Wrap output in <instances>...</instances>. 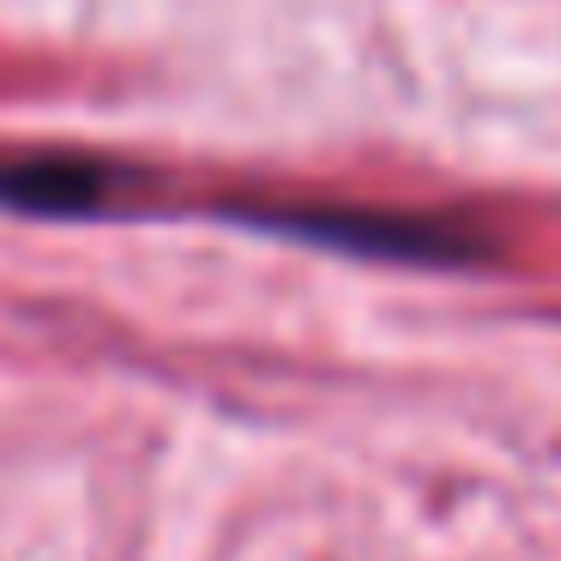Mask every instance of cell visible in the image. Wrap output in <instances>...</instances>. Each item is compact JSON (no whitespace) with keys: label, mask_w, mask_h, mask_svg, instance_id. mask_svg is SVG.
<instances>
[{"label":"cell","mask_w":561,"mask_h":561,"mask_svg":"<svg viewBox=\"0 0 561 561\" xmlns=\"http://www.w3.org/2000/svg\"><path fill=\"white\" fill-rule=\"evenodd\" d=\"M236 224L266 236H290L308 248L356 260H392V266H471L489 260V242L465 224L416 218V211H368V206H230Z\"/></svg>","instance_id":"cell-1"},{"label":"cell","mask_w":561,"mask_h":561,"mask_svg":"<svg viewBox=\"0 0 561 561\" xmlns=\"http://www.w3.org/2000/svg\"><path fill=\"white\" fill-rule=\"evenodd\" d=\"M122 175L79 151H0V211L19 218H91L110 211Z\"/></svg>","instance_id":"cell-2"}]
</instances>
